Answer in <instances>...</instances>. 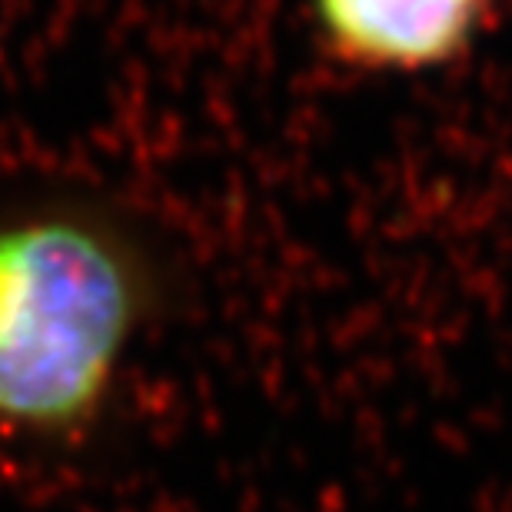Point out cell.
Here are the masks:
<instances>
[{
	"instance_id": "2",
	"label": "cell",
	"mask_w": 512,
	"mask_h": 512,
	"mask_svg": "<svg viewBox=\"0 0 512 512\" xmlns=\"http://www.w3.org/2000/svg\"><path fill=\"white\" fill-rule=\"evenodd\" d=\"M496 0H316L330 47L380 74H423L473 47Z\"/></svg>"
},
{
	"instance_id": "1",
	"label": "cell",
	"mask_w": 512,
	"mask_h": 512,
	"mask_svg": "<svg viewBox=\"0 0 512 512\" xmlns=\"http://www.w3.org/2000/svg\"><path fill=\"white\" fill-rule=\"evenodd\" d=\"M140 323V286L74 223L0 230V429L74 443L104 413Z\"/></svg>"
}]
</instances>
